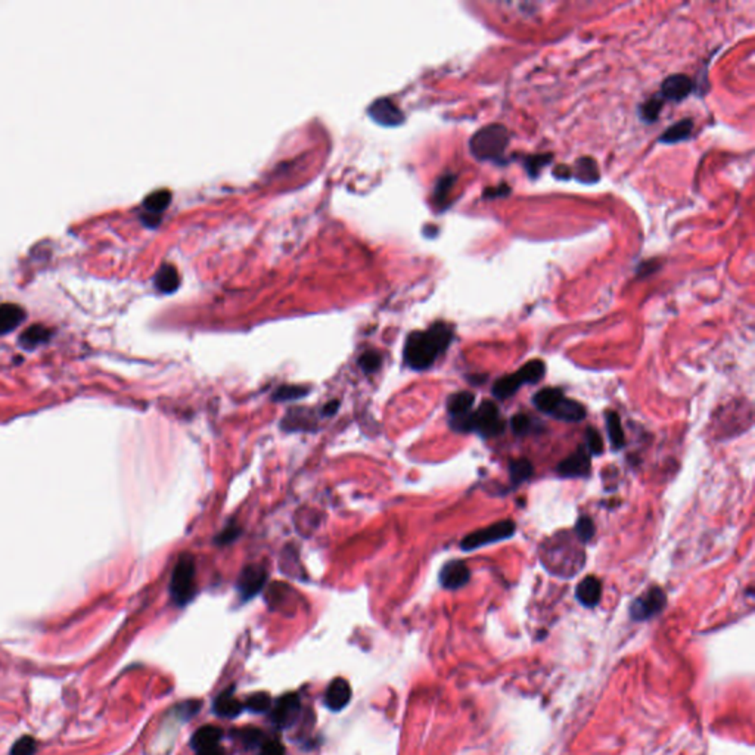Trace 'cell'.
<instances>
[{"instance_id":"cell-1","label":"cell","mask_w":755,"mask_h":755,"mask_svg":"<svg viewBox=\"0 0 755 755\" xmlns=\"http://www.w3.org/2000/svg\"><path fill=\"white\" fill-rule=\"evenodd\" d=\"M453 338L455 329L446 322H435L425 331L412 332L404 344L406 365L417 372L429 369L447 352Z\"/></svg>"},{"instance_id":"cell-2","label":"cell","mask_w":755,"mask_h":755,"mask_svg":"<svg viewBox=\"0 0 755 755\" xmlns=\"http://www.w3.org/2000/svg\"><path fill=\"white\" fill-rule=\"evenodd\" d=\"M450 426L456 433H475L483 438H493L505 433L506 422L496 403L484 400L477 410H471L458 419H450Z\"/></svg>"},{"instance_id":"cell-3","label":"cell","mask_w":755,"mask_h":755,"mask_svg":"<svg viewBox=\"0 0 755 755\" xmlns=\"http://www.w3.org/2000/svg\"><path fill=\"white\" fill-rule=\"evenodd\" d=\"M532 404L539 412L564 422H582L587 416L584 406L565 397L561 388L549 387L537 391L532 397Z\"/></svg>"},{"instance_id":"cell-4","label":"cell","mask_w":755,"mask_h":755,"mask_svg":"<svg viewBox=\"0 0 755 755\" xmlns=\"http://www.w3.org/2000/svg\"><path fill=\"white\" fill-rule=\"evenodd\" d=\"M510 141V133L502 124H489L471 137L469 148L472 155L480 161L505 162V153Z\"/></svg>"},{"instance_id":"cell-5","label":"cell","mask_w":755,"mask_h":755,"mask_svg":"<svg viewBox=\"0 0 755 755\" xmlns=\"http://www.w3.org/2000/svg\"><path fill=\"white\" fill-rule=\"evenodd\" d=\"M546 374V365L541 360H531L512 375H505L494 382L492 394L497 400H506L515 396V392L526 384H537Z\"/></svg>"},{"instance_id":"cell-6","label":"cell","mask_w":755,"mask_h":755,"mask_svg":"<svg viewBox=\"0 0 755 755\" xmlns=\"http://www.w3.org/2000/svg\"><path fill=\"white\" fill-rule=\"evenodd\" d=\"M173 602L184 607L195 596V559L191 553H183L174 566L170 582Z\"/></svg>"},{"instance_id":"cell-7","label":"cell","mask_w":755,"mask_h":755,"mask_svg":"<svg viewBox=\"0 0 755 755\" xmlns=\"http://www.w3.org/2000/svg\"><path fill=\"white\" fill-rule=\"evenodd\" d=\"M515 532H517L515 522L512 519H503V521L496 522V524H492L490 527H485L468 534V536L460 541V548L465 552L477 550L483 548V546H489L493 543L507 540L512 537Z\"/></svg>"},{"instance_id":"cell-8","label":"cell","mask_w":755,"mask_h":755,"mask_svg":"<svg viewBox=\"0 0 755 755\" xmlns=\"http://www.w3.org/2000/svg\"><path fill=\"white\" fill-rule=\"evenodd\" d=\"M666 591L658 586H654L632 602L630 617L634 621H646L663 611L666 608Z\"/></svg>"},{"instance_id":"cell-9","label":"cell","mask_w":755,"mask_h":755,"mask_svg":"<svg viewBox=\"0 0 755 755\" xmlns=\"http://www.w3.org/2000/svg\"><path fill=\"white\" fill-rule=\"evenodd\" d=\"M267 580V571L261 565H248L243 568L238 578V590L243 600L254 598L263 590Z\"/></svg>"},{"instance_id":"cell-10","label":"cell","mask_w":755,"mask_h":755,"mask_svg":"<svg viewBox=\"0 0 755 755\" xmlns=\"http://www.w3.org/2000/svg\"><path fill=\"white\" fill-rule=\"evenodd\" d=\"M556 472L562 478H586L590 475V455L580 446L571 456L565 458L556 467Z\"/></svg>"},{"instance_id":"cell-11","label":"cell","mask_w":755,"mask_h":755,"mask_svg":"<svg viewBox=\"0 0 755 755\" xmlns=\"http://www.w3.org/2000/svg\"><path fill=\"white\" fill-rule=\"evenodd\" d=\"M301 713V702L298 696L294 693H288L277 700L273 711L272 722L281 729L291 727Z\"/></svg>"},{"instance_id":"cell-12","label":"cell","mask_w":755,"mask_h":755,"mask_svg":"<svg viewBox=\"0 0 755 755\" xmlns=\"http://www.w3.org/2000/svg\"><path fill=\"white\" fill-rule=\"evenodd\" d=\"M471 580V570L465 561L453 559L444 564L440 571V584L447 590H458Z\"/></svg>"},{"instance_id":"cell-13","label":"cell","mask_w":755,"mask_h":755,"mask_svg":"<svg viewBox=\"0 0 755 755\" xmlns=\"http://www.w3.org/2000/svg\"><path fill=\"white\" fill-rule=\"evenodd\" d=\"M369 115L381 125H399L404 121L403 112L388 98H381L372 103L369 107Z\"/></svg>"},{"instance_id":"cell-14","label":"cell","mask_w":755,"mask_h":755,"mask_svg":"<svg viewBox=\"0 0 755 755\" xmlns=\"http://www.w3.org/2000/svg\"><path fill=\"white\" fill-rule=\"evenodd\" d=\"M693 90V81L684 74H672L667 77L661 85L659 95L664 101L680 102L686 99Z\"/></svg>"},{"instance_id":"cell-15","label":"cell","mask_w":755,"mask_h":755,"mask_svg":"<svg viewBox=\"0 0 755 755\" xmlns=\"http://www.w3.org/2000/svg\"><path fill=\"white\" fill-rule=\"evenodd\" d=\"M352 700V688L347 680L335 679L324 693V704L332 711H341Z\"/></svg>"},{"instance_id":"cell-16","label":"cell","mask_w":755,"mask_h":755,"mask_svg":"<svg viewBox=\"0 0 755 755\" xmlns=\"http://www.w3.org/2000/svg\"><path fill=\"white\" fill-rule=\"evenodd\" d=\"M577 600L586 608H595L602 598V583L595 575H587L575 589Z\"/></svg>"},{"instance_id":"cell-17","label":"cell","mask_w":755,"mask_h":755,"mask_svg":"<svg viewBox=\"0 0 755 755\" xmlns=\"http://www.w3.org/2000/svg\"><path fill=\"white\" fill-rule=\"evenodd\" d=\"M222 736H223V731L217 726H211V724L202 726L195 731V735L191 739V745L196 752L204 751V749L220 745V739H222Z\"/></svg>"},{"instance_id":"cell-18","label":"cell","mask_w":755,"mask_h":755,"mask_svg":"<svg viewBox=\"0 0 755 755\" xmlns=\"http://www.w3.org/2000/svg\"><path fill=\"white\" fill-rule=\"evenodd\" d=\"M213 708L217 715L225 718H234L242 713L243 704L235 698L234 691L227 689L217 696Z\"/></svg>"},{"instance_id":"cell-19","label":"cell","mask_w":755,"mask_h":755,"mask_svg":"<svg viewBox=\"0 0 755 755\" xmlns=\"http://www.w3.org/2000/svg\"><path fill=\"white\" fill-rule=\"evenodd\" d=\"M474 403H475V396L469 391H459V392L451 394L446 403L450 419H458V417L468 415L472 410Z\"/></svg>"},{"instance_id":"cell-20","label":"cell","mask_w":755,"mask_h":755,"mask_svg":"<svg viewBox=\"0 0 755 755\" xmlns=\"http://www.w3.org/2000/svg\"><path fill=\"white\" fill-rule=\"evenodd\" d=\"M24 318L26 311L21 306L10 303L0 304V335L15 329Z\"/></svg>"},{"instance_id":"cell-21","label":"cell","mask_w":755,"mask_h":755,"mask_svg":"<svg viewBox=\"0 0 755 755\" xmlns=\"http://www.w3.org/2000/svg\"><path fill=\"white\" fill-rule=\"evenodd\" d=\"M154 282H155V286L159 289L161 293H164V294L174 293L179 288V284H180V277H179L177 269L173 264L164 263L158 269Z\"/></svg>"},{"instance_id":"cell-22","label":"cell","mask_w":755,"mask_h":755,"mask_svg":"<svg viewBox=\"0 0 755 755\" xmlns=\"http://www.w3.org/2000/svg\"><path fill=\"white\" fill-rule=\"evenodd\" d=\"M573 176H575V179L578 182H582L584 184H593V183L599 182L600 171H599V167H598L596 161L593 158L582 157V158H578L577 162H575V167L573 170Z\"/></svg>"},{"instance_id":"cell-23","label":"cell","mask_w":755,"mask_h":755,"mask_svg":"<svg viewBox=\"0 0 755 755\" xmlns=\"http://www.w3.org/2000/svg\"><path fill=\"white\" fill-rule=\"evenodd\" d=\"M605 422H607V431H608V438H609V443H611L612 450L618 451V450L624 449L625 447V435H624V431H623L620 415L617 412H614V410H608L605 413Z\"/></svg>"},{"instance_id":"cell-24","label":"cell","mask_w":755,"mask_h":755,"mask_svg":"<svg viewBox=\"0 0 755 755\" xmlns=\"http://www.w3.org/2000/svg\"><path fill=\"white\" fill-rule=\"evenodd\" d=\"M458 177L456 174L447 173L444 176H441L438 182L435 183L434 193H433V204L438 208V210H444L449 205V195L455 186Z\"/></svg>"},{"instance_id":"cell-25","label":"cell","mask_w":755,"mask_h":755,"mask_svg":"<svg viewBox=\"0 0 755 755\" xmlns=\"http://www.w3.org/2000/svg\"><path fill=\"white\" fill-rule=\"evenodd\" d=\"M693 132V121L691 119H684L677 121L676 124L670 125L668 129L661 134L659 142L661 144H677L682 141H686L691 137Z\"/></svg>"},{"instance_id":"cell-26","label":"cell","mask_w":755,"mask_h":755,"mask_svg":"<svg viewBox=\"0 0 755 755\" xmlns=\"http://www.w3.org/2000/svg\"><path fill=\"white\" fill-rule=\"evenodd\" d=\"M170 200H171V193L167 189L155 191L150 195H148L144 201L146 214L150 217H158L170 205Z\"/></svg>"},{"instance_id":"cell-27","label":"cell","mask_w":755,"mask_h":755,"mask_svg":"<svg viewBox=\"0 0 755 755\" xmlns=\"http://www.w3.org/2000/svg\"><path fill=\"white\" fill-rule=\"evenodd\" d=\"M507 469H509V480L514 485L526 483L531 477L534 471L531 462L526 458H518V459L510 460Z\"/></svg>"},{"instance_id":"cell-28","label":"cell","mask_w":755,"mask_h":755,"mask_svg":"<svg viewBox=\"0 0 755 755\" xmlns=\"http://www.w3.org/2000/svg\"><path fill=\"white\" fill-rule=\"evenodd\" d=\"M49 338V329L43 327V324H33L24 333L21 335V344L26 348L37 347L39 344H43Z\"/></svg>"},{"instance_id":"cell-29","label":"cell","mask_w":755,"mask_h":755,"mask_svg":"<svg viewBox=\"0 0 755 755\" xmlns=\"http://www.w3.org/2000/svg\"><path fill=\"white\" fill-rule=\"evenodd\" d=\"M664 99L663 96L659 95V93H657L655 96L649 98L646 102L642 103L641 107V117L645 123H655L658 120V115L661 112V110H663V105H664Z\"/></svg>"},{"instance_id":"cell-30","label":"cell","mask_w":755,"mask_h":755,"mask_svg":"<svg viewBox=\"0 0 755 755\" xmlns=\"http://www.w3.org/2000/svg\"><path fill=\"white\" fill-rule=\"evenodd\" d=\"M310 422H311L310 412L303 409H295L285 416L282 428L289 429V431H291V429H304V428H310L309 425Z\"/></svg>"},{"instance_id":"cell-31","label":"cell","mask_w":755,"mask_h":755,"mask_svg":"<svg viewBox=\"0 0 755 755\" xmlns=\"http://www.w3.org/2000/svg\"><path fill=\"white\" fill-rule=\"evenodd\" d=\"M574 531H575V536H577L578 541H582L583 544L591 541V539H593L595 534H596V527H595L593 519H591L587 515L580 517L578 521L575 522V530Z\"/></svg>"},{"instance_id":"cell-32","label":"cell","mask_w":755,"mask_h":755,"mask_svg":"<svg viewBox=\"0 0 755 755\" xmlns=\"http://www.w3.org/2000/svg\"><path fill=\"white\" fill-rule=\"evenodd\" d=\"M309 391H310L309 387H301V385H282V387H279V388L273 392V400H276V401L297 400V399L304 397Z\"/></svg>"},{"instance_id":"cell-33","label":"cell","mask_w":755,"mask_h":755,"mask_svg":"<svg viewBox=\"0 0 755 755\" xmlns=\"http://www.w3.org/2000/svg\"><path fill=\"white\" fill-rule=\"evenodd\" d=\"M553 159L552 154H540V155H530L524 159V167L531 177H537L540 170L548 166Z\"/></svg>"},{"instance_id":"cell-34","label":"cell","mask_w":755,"mask_h":755,"mask_svg":"<svg viewBox=\"0 0 755 755\" xmlns=\"http://www.w3.org/2000/svg\"><path fill=\"white\" fill-rule=\"evenodd\" d=\"M250 711L252 713H266L267 710H270L272 706V700L270 696L264 693V692H259V693H254L251 695L250 698L245 701V705Z\"/></svg>"},{"instance_id":"cell-35","label":"cell","mask_w":755,"mask_h":755,"mask_svg":"<svg viewBox=\"0 0 755 755\" xmlns=\"http://www.w3.org/2000/svg\"><path fill=\"white\" fill-rule=\"evenodd\" d=\"M510 428L515 435H527L532 431V419L526 413H517L510 417Z\"/></svg>"},{"instance_id":"cell-36","label":"cell","mask_w":755,"mask_h":755,"mask_svg":"<svg viewBox=\"0 0 755 755\" xmlns=\"http://www.w3.org/2000/svg\"><path fill=\"white\" fill-rule=\"evenodd\" d=\"M381 363H382V357L375 350L365 352L362 356L358 357V365H360V367L363 369V372H366V374H370V372L378 370L381 367Z\"/></svg>"},{"instance_id":"cell-37","label":"cell","mask_w":755,"mask_h":755,"mask_svg":"<svg viewBox=\"0 0 755 755\" xmlns=\"http://www.w3.org/2000/svg\"><path fill=\"white\" fill-rule=\"evenodd\" d=\"M586 446L587 453L591 456H600L603 451V443L602 437L596 428H589L586 431Z\"/></svg>"},{"instance_id":"cell-38","label":"cell","mask_w":755,"mask_h":755,"mask_svg":"<svg viewBox=\"0 0 755 755\" xmlns=\"http://www.w3.org/2000/svg\"><path fill=\"white\" fill-rule=\"evenodd\" d=\"M34 751H36V740L30 736H26L15 743L12 751H10V755H33Z\"/></svg>"},{"instance_id":"cell-39","label":"cell","mask_w":755,"mask_h":755,"mask_svg":"<svg viewBox=\"0 0 755 755\" xmlns=\"http://www.w3.org/2000/svg\"><path fill=\"white\" fill-rule=\"evenodd\" d=\"M241 534V528L236 526V524H229L222 532L218 534L216 541L220 544V546H225V544H229L234 540L238 539V536Z\"/></svg>"},{"instance_id":"cell-40","label":"cell","mask_w":755,"mask_h":755,"mask_svg":"<svg viewBox=\"0 0 755 755\" xmlns=\"http://www.w3.org/2000/svg\"><path fill=\"white\" fill-rule=\"evenodd\" d=\"M259 749H260L259 755H284L285 754L282 743L273 739H266Z\"/></svg>"},{"instance_id":"cell-41","label":"cell","mask_w":755,"mask_h":755,"mask_svg":"<svg viewBox=\"0 0 755 755\" xmlns=\"http://www.w3.org/2000/svg\"><path fill=\"white\" fill-rule=\"evenodd\" d=\"M509 193H510V188L507 184L502 183V184L496 186V188H487L484 191L483 196L487 200H493V198H503V196H506Z\"/></svg>"},{"instance_id":"cell-42","label":"cell","mask_w":755,"mask_h":755,"mask_svg":"<svg viewBox=\"0 0 755 755\" xmlns=\"http://www.w3.org/2000/svg\"><path fill=\"white\" fill-rule=\"evenodd\" d=\"M553 176H555L556 179L568 180V179H571V177H573V168H570V167H566V166L561 164V166H557V167L553 170Z\"/></svg>"},{"instance_id":"cell-43","label":"cell","mask_w":755,"mask_h":755,"mask_svg":"<svg viewBox=\"0 0 755 755\" xmlns=\"http://www.w3.org/2000/svg\"><path fill=\"white\" fill-rule=\"evenodd\" d=\"M658 267H659V264H658L657 261H654V260H649V261H645V263L642 264V267H641V269H639V273H641V272H643V275L646 276V275H650V273H654V272H655V270L658 269Z\"/></svg>"},{"instance_id":"cell-44","label":"cell","mask_w":755,"mask_h":755,"mask_svg":"<svg viewBox=\"0 0 755 755\" xmlns=\"http://www.w3.org/2000/svg\"><path fill=\"white\" fill-rule=\"evenodd\" d=\"M196 755H226V751L220 745H217V747L208 748V749H204V751H198V752H196Z\"/></svg>"},{"instance_id":"cell-45","label":"cell","mask_w":755,"mask_h":755,"mask_svg":"<svg viewBox=\"0 0 755 755\" xmlns=\"http://www.w3.org/2000/svg\"><path fill=\"white\" fill-rule=\"evenodd\" d=\"M338 404H340V403L336 401V400H332V401H329L328 404H324V406H323V413L327 415V416H332V415L336 412V409H338Z\"/></svg>"}]
</instances>
